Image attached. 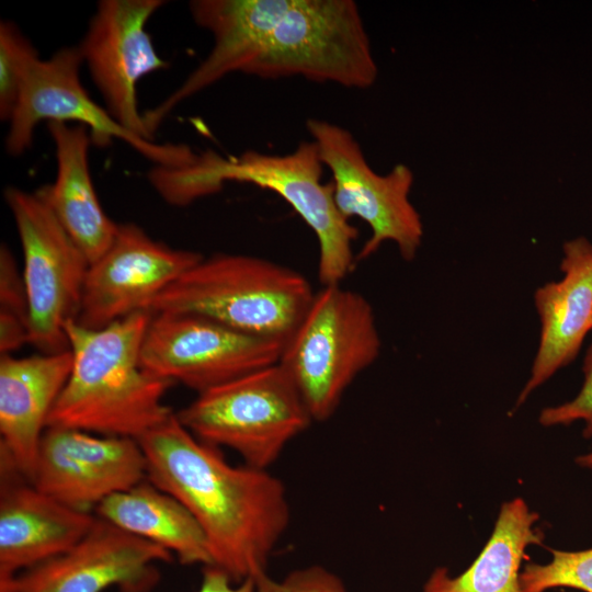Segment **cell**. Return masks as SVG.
Instances as JSON below:
<instances>
[{"instance_id": "1", "label": "cell", "mask_w": 592, "mask_h": 592, "mask_svg": "<svg viewBox=\"0 0 592 592\" xmlns=\"http://www.w3.org/2000/svg\"><path fill=\"white\" fill-rule=\"evenodd\" d=\"M138 442L147 480L193 515L212 566L237 583L267 573L291 520L283 482L267 469L231 465L217 447L195 437L175 412Z\"/></svg>"}, {"instance_id": "2", "label": "cell", "mask_w": 592, "mask_h": 592, "mask_svg": "<svg viewBox=\"0 0 592 592\" xmlns=\"http://www.w3.org/2000/svg\"><path fill=\"white\" fill-rule=\"evenodd\" d=\"M151 315L138 311L101 329L66 323L72 367L47 426L138 441L174 413L163 402L173 384L140 363Z\"/></svg>"}, {"instance_id": "3", "label": "cell", "mask_w": 592, "mask_h": 592, "mask_svg": "<svg viewBox=\"0 0 592 592\" xmlns=\"http://www.w3.org/2000/svg\"><path fill=\"white\" fill-rule=\"evenodd\" d=\"M322 167L312 140L301 141L285 155L249 150L223 157L205 151L189 166L160 170L157 189L173 206H186L217 193L227 182L251 183L276 193L317 238L320 283L341 284L355 265L353 241L358 231L338 210L331 183L322 182Z\"/></svg>"}, {"instance_id": "4", "label": "cell", "mask_w": 592, "mask_h": 592, "mask_svg": "<svg viewBox=\"0 0 592 592\" xmlns=\"http://www.w3.org/2000/svg\"><path fill=\"white\" fill-rule=\"evenodd\" d=\"M299 272L267 259L217 253L203 258L152 303L151 312L200 315L283 344L314 296Z\"/></svg>"}, {"instance_id": "5", "label": "cell", "mask_w": 592, "mask_h": 592, "mask_svg": "<svg viewBox=\"0 0 592 592\" xmlns=\"http://www.w3.org/2000/svg\"><path fill=\"white\" fill-rule=\"evenodd\" d=\"M380 338L368 300L341 284L322 285L283 345L287 373L314 422L330 419L354 379L379 355Z\"/></svg>"}, {"instance_id": "6", "label": "cell", "mask_w": 592, "mask_h": 592, "mask_svg": "<svg viewBox=\"0 0 592 592\" xmlns=\"http://www.w3.org/2000/svg\"><path fill=\"white\" fill-rule=\"evenodd\" d=\"M175 415L200 441L232 449L260 469L314 422L278 363L197 394Z\"/></svg>"}, {"instance_id": "7", "label": "cell", "mask_w": 592, "mask_h": 592, "mask_svg": "<svg viewBox=\"0 0 592 592\" xmlns=\"http://www.w3.org/2000/svg\"><path fill=\"white\" fill-rule=\"evenodd\" d=\"M246 73L366 89L378 70L354 1L293 0Z\"/></svg>"}, {"instance_id": "8", "label": "cell", "mask_w": 592, "mask_h": 592, "mask_svg": "<svg viewBox=\"0 0 592 592\" xmlns=\"http://www.w3.org/2000/svg\"><path fill=\"white\" fill-rule=\"evenodd\" d=\"M4 200L23 250L30 343L41 353L69 350L65 326L79 314L90 262L37 191L7 187Z\"/></svg>"}, {"instance_id": "9", "label": "cell", "mask_w": 592, "mask_h": 592, "mask_svg": "<svg viewBox=\"0 0 592 592\" xmlns=\"http://www.w3.org/2000/svg\"><path fill=\"white\" fill-rule=\"evenodd\" d=\"M306 128L322 164L332 174L330 183L338 210L348 220L361 218L371 229L356 260L371 257L387 241L396 243L403 260H413L422 242L423 224L409 198L411 169L398 163L388 173L379 174L371 168L349 129L318 118H309Z\"/></svg>"}, {"instance_id": "10", "label": "cell", "mask_w": 592, "mask_h": 592, "mask_svg": "<svg viewBox=\"0 0 592 592\" xmlns=\"http://www.w3.org/2000/svg\"><path fill=\"white\" fill-rule=\"evenodd\" d=\"M82 62L78 47H65L47 60L38 58L34 61L9 121L5 137L8 153H24L33 143L34 130L39 122H75L89 129L93 145L104 147L119 139L157 167L182 168L195 161L198 153L191 147L181 144L161 145L143 138L96 104L80 82Z\"/></svg>"}, {"instance_id": "11", "label": "cell", "mask_w": 592, "mask_h": 592, "mask_svg": "<svg viewBox=\"0 0 592 592\" xmlns=\"http://www.w3.org/2000/svg\"><path fill=\"white\" fill-rule=\"evenodd\" d=\"M283 345L204 316L152 312L140 363L149 374L201 394L278 363Z\"/></svg>"}, {"instance_id": "12", "label": "cell", "mask_w": 592, "mask_h": 592, "mask_svg": "<svg viewBox=\"0 0 592 592\" xmlns=\"http://www.w3.org/2000/svg\"><path fill=\"white\" fill-rule=\"evenodd\" d=\"M204 257L153 240L136 224H118L114 240L89 265L80 310L75 320L101 329L138 311Z\"/></svg>"}, {"instance_id": "13", "label": "cell", "mask_w": 592, "mask_h": 592, "mask_svg": "<svg viewBox=\"0 0 592 592\" xmlns=\"http://www.w3.org/2000/svg\"><path fill=\"white\" fill-rule=\"evenodd\" d=\"M161 0H102L78 46L106 110L124 127L150 139L137 104V83L168 67L146 25Z\"/></svg>"}, {"instance_id": "14", "label": "cell", "mask_w": 592, "mask_h": 592, "mask_svg": "<svg viewBox=\"0 0 592 592\" xmlns=\"http://www.w3.org/2000/svg\"><path fill=\"white\" fill-rule=\"evenodd\" d=\"M146 479L147 462L137 440L47 426L32 483L68 506L90 512Z\"/></svg>"}, {"instance_id": "15", "label": "cell", "mask_w": 592, "mask_h": 592, "mask_svg": "<svg viewBox=\"0 0 592 592\" xmlns=\"http://www.w3.org/2000/svg\"><path fill=\"white\" fill-rule=\"evenodd\" d=\"M173 559L166 548L98 517L71 549L21 572L0 592H150L160 577L157 563Z\"/></svg>"}, {"instance_id": "16", "label": "cell", "mask_w": 592, "mask_h": 592, "mask_svg": "<svg viewBox=\"0 0 592 592\" xmlns=\"http://www.w3.org/2000/svg\"><path fill=\"white\" fill-rule=\"evenodd\" d=\"M96 519L44 493L16 473L1 469L0 590L21 572L71 549Z\"/></svg>"}, {"instance_id": "17", "label": "cell", "mask_w": 592, "mask_h": 592, "mask_svg": "<svg viewBox=\"0 0 592 592\" xmlns=\"http://www.w3.org/2000/svg\"><path fill=\"white\" fill-rule=\"evenodd\" d=\"M72 367L70 350L0 357L1 469L33 481L49 413Z\"/></svg>"}, {"instance_id": "18", "label": "cell", "mask_w": 592, "mask_h": 592, "mask_svg": "<svg viewBox=\"0 0 592 592\" xmlns=\"http://www.w3.org/2000/svg\"><path fill=\"white\" fill-rule=\"evenodd\" d=\"M562 251L563 277L545 284L534 295L540 320L539 344L516 406L571 363L592 330V243L578 237L567 241Z\"/></svg>"}, {"instance_id": "19", "label": "cell", "mask_w": 592, "mask_h": 592, "mask_svg": "<svg viewBox=\"0 0 592 592\" xmlns=\"http://www.w3.org/2000/svg\"><path fill=\"white\" fill-rule=\"evenodd\" d=\"M47 126L56 148L57 174L53 184L37 192L91 264L110 247L118 224L106 215L93 186L90 132L79 124L48 122Z\"/></svg>"}, {"instance_id": "20", "label": "cell", "mask_w": 592, "mask_h": 592, "mask_svg": "<svg viewBox=\"0 0 592 592\" xmlns=\"http://www.w3.org/2000/svg\"><path fill=\"white\" fill-rule=\"evenodd\" d=\"M95 515L169 550L183 565L212 566L205 535L189 510L147 479L110 496Z\"/></svg>"}, {"instance_id": "21", "label": "cell", "mask_w": 592, "mask_h": 592, "mask_svg": "<svg viewBox=\"0 0 592 592\" xmlns=\"http://www.w3.org/2000/svg\"><path fill=\"white\" fill-rule=\"evenodd\" d=\"M538 517L521 498L504 502L475 561L456 577L447 568L434 569L423 592H522L520 573L525 550L543 539L535 528Z\"/></svg>"}, {"instance_id": "22", "label": "cell", "mask_w": 592, "mask_h": 592, "mask_svg": "<svg viewBox=\"0 0 592 592\" xmlns=\"http://www.w3.org/2000/svg\"><path fill=\"white\" fill-rule=\"evenodd\" d=\"M30 343V310L22 273L10 249H0V351L10 354Z\"/></svg>"}, {"instance_id": "23", "label": "cell", "mask_w": 592, "mask_h": 592, "mask_svg": "<svg viewBox=\"0 0 592 592\" xmlns=\"http://www.w3.org/2000/svg\"><path fill=\"white\" fill-rule=\"evenodd\" d=\"M547 563H526L520 573L522 592L571 588L592 592V548L577 551L550 549Z\"/></svg>"}, {"instance_id": "24", "label": "cell", "mask_w": 592, "mask_h": 592, "mask_svg": "<svg viewBox=\"0 0 592 592\" xmlns=\"http://www.w3.org/2000/svg\"><path fill=\"white\" fill-rule=\"evenodd\" d=\"M38 54L19 27L0 23V117L9 122L19 101L25 78Z\"/></svg>"}, {"instance_id": "25", "label": "cell", "mask_w": 592, "mask_h": 592, "mask_svg": "<svg viewBox=\"0 0 592 592\" xmlns=\"http://www.w3.org/2000/svg\"><path fill=\"white\" fill-rule=\"evenodd\" d=\"M255 585L257 592H348L334 572L319 565L295 569L282 579L265 573Z\"/></svg>"}, {"instance_id": "26", "label": "cell", "mask_w": 592, "mask_h": 592, "mask_svg": "<svg viewBox=\"0 0 592 592\" xmlns=\"http://www.w3.org/2000/svg\"><path fill=\"white\" fill-rule=\"evenodd\" d=\"M584 380L578 395L570 401L542 410L539 422L545 426L567 425L577 421L584 424L583 436L592 439V345L583 362Z\"/></svg>"}, {"instance_id": "27", "label": "cell", "mask_w": 592, "mask_h": 592, "mask_svg": "<svg viewBox=\"0 0 592 592\" xmlns=\"http://www.w3.org/2000/svg\"><path fill=\"white\" fill-rule=\"evenodd\" d=\"M197 592H257V585L253 579L234 582L223 570L207 566L203 569L202 582Z\"/></svg>"}, {"instance_id": "28", "label": "cell", "mask_w": 592, "mask_h": 592, "mask_svg": "<svg viewBox=\"0 0 592 592\" xmlns=\"http://www.w3.org/2000/svg\"><path fill=\"white\" fill-rule=\"evenodd\" d=\"M577 463L580 466L592 468V452L578 456Z\"/></svg>"}]
</instances>
